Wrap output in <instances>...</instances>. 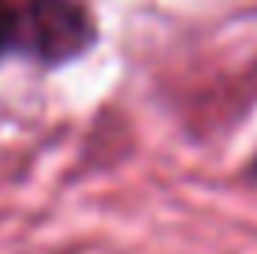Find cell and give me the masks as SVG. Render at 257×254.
<instances>
[{"label":"cell","mask_w":257,"mask_h":254,"mask_svg":"<svg viewBox=\"0 0 257 254\" xmlns=\"http://www.w3.org/2000/svg\"><path fill=\"white\" fill-rule=\"evenodd\" d=\"M93 41L82 0H0V60L67 64Z\"/></svg>","instance_id":"obj_1"}]
</instances>
